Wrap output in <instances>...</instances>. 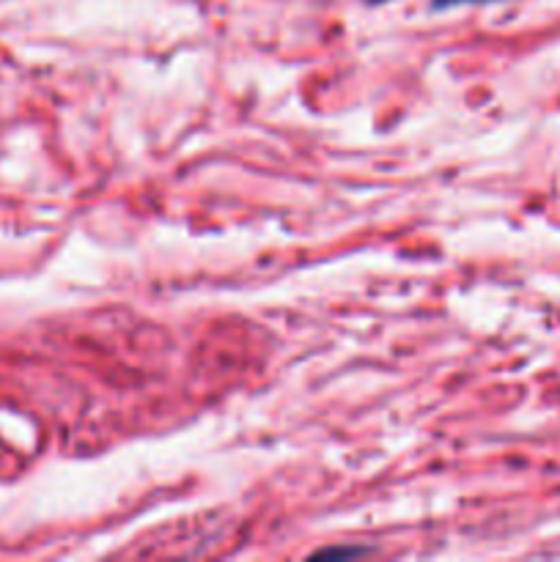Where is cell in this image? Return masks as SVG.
I'll return each instance as SVG.
<instances>
[{
	"label": "cell",
	"instance_id": "cell-1",
	"mask_svg": "<svg viewBox=\"0 0 560 562\" xmlns=\"http://www.w3.org/2000/svg\"><path fill=\"white\" fill-rule=\"evenodd\" d=\"M366 552V547H327L322 552H316V558H357V554Z\"/></svg>",
	"mask_w": 560,
	"mask_h": 562
},
{
	"label": "cell",
	"instance_id": "cell-2",
	"mask_svg": "<svg viewBox=\"0 0 560 562\" xmlns=\"http://www.w3.org/2000/svg\"><path fill=\"white\" fill-rule=\"evenodd\" d=\"M483 3H500V0H432L434 9H459V5H483Z\"/></svg>",
	"mask_w": 560,
	"mask_h": 562
}]
</instances>
